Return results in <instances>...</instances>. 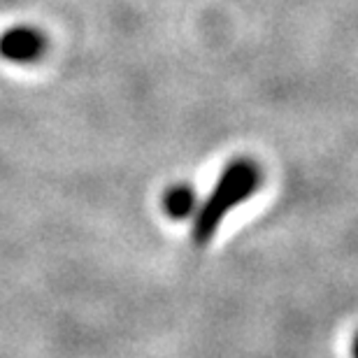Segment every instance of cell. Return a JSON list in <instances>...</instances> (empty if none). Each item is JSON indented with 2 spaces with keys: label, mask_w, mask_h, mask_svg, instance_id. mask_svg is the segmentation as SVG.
Here are the masks:
<instances>
[{
  "label": "cell",
  "mask_w": 358,
  "mask_h": 358,
  "mask_svg": "<svg viewBox=\"0 0 358 358\" xmlns=\"http://www.w3.org/2000/svg\"><path fill=\"white\" fill-rule=\"evenodd\" d=\"M47 40L38 28L12 26L0 35V56L12 63H33L45 54Z\"/></svg>",
  "instance_id": "cell-2"
},
{
  "label": "cell",
  "mask_w": 358,
  "mask_h": 358,
  "mask_svg": "<svg viewBox=\"0 0 358 358\" xmlns=\"http://www.w3.org/2000/svg\"><path fill=\"white\" fill-rule=\"evenodd\" d=\"M261 186V168L249 159H238L231 166L224 168V173L217 179L210 196L205 203L196 210V219H193V242L196 245H207L214 235H217L219 226L231 214L235 207L252 198L256 189Z\"/></svg>",
  "instance_id": "cell-1"
},
{
  "label": "cell",
  "mask_w": 358,
  "mask_h": 358,
  "mask_svg": "<svg viewBox=\"0 0 358 358\" xmlns=\"http://www.w3.org/2000/svg\"><path fill=\"white\" fill-rule=\"evenodd\" d=\"M163 212L170 219H186L196 212V191L186 184L170 186L163 196Z\"/></svg>",
  "instance_id": "cell-3"
}]
</instances>
